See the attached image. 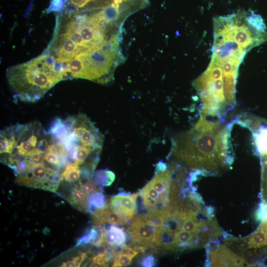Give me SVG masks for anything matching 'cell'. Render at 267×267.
Instances as JSON below:
<instances>
[{"instance_id":"cell-8","label":"cell","mask_w":267,"mask_h":267,"mask_svg":"<svg viewBox=\"0 0 267 267\" xmlns=\"http://www.w3.org/2000/svg\"><path fill=\"white\" fill-rule=\"evenodd\" d=\"M89 196L86 193L80 181L75 183L71 190L67 200L69 203L81 212H88V200Z\"/></svg>"},{"instance_id":"cell-13","label":"cell","mask_w":267,"mask_h":267,"mask_svg":"<svg viewBox=\"0 0 267 267\" xmlns=\"http://www.w3.org/2000/svg\"><path fill=\"white\" fill-rule=\"evenodd\" d=\"M81 169L79 165L68 163L61 174L62 180L73 183L81 181Z\"/></svg>"},{"instance_id":"cell-5","label":"cell","mask_w":267,"mask_h":267,"mask_svg":"<svg viewBox=\"0 0 267 267\" xmlns=\"http://www.w3.org/2000/svg\"><path fill=\"white\" fill-rule=\"evenodd\" d=\"M209 261L213 267H243L251 265L244 258L234 254L222 244L218 245L211 249L209 253Z\"/></svg>"},{"instance_id":"cell-17","label":"cell","mask_w":267,"mask_h":267,"mask_svg":"<svg viewBox=\"0 0 267 267\" xmlns=\"http://www.w3.org/2000/svg\"><path fill=\"white\" fill-rule=\"evenodd\" d=\"M102 19L106 23H109L117 19L120 16L119 6L114 2L104 7L100 12Z\"/></svg>"},{"instance_id":"cell-18","label":"cell","mask_w":267,"mask_h":267,"mask_svg":"<svg viewBox=\"0 0 267 267\" xmlns=\"http://www.w3.org/2000/svg\"><path fill=\"white\" fill-rule=\"evenodd\" d=\"M89 251L83 252L73 257L72 259L63 263L60 267H80L88 256Z\"/></svg>"},{"instance_id":"cell-9","label":"cell","mask_w":267,"mask_h":267,"mask_svg":"<svg viewBox=\"0 0 267 267\" xmlns=\"http://www.w3.org/2000/svg\"><path fill=\"white\" fill-rule=\"evenodd\" d=\"M106 228L102 225H94L88 233L82 236L77 242L76 246L90 243L96 247L105 245Z\"/></svg>"},{"instance_id":"cell-16","label":"cell","mask_w":267,"mask_h":267,"mask_svg":"<svg viewBox=\"0 0 267 267\" xmlns=\"http://www.w3.org/2000/svg\"><path fill=\"white\" fill-rule=\"evenodd\" d=\"M108 205L104 195L101 192H97L89 196L88 200V212L90 214L94 211L103 209Z\"/></svg>"},{"instance_id":"cell-1","label":"cell","mask_w":267,"mask_h":267,"mask_svg":"<svg viewBox=\"0 0 267 267\" xmlns=\"http://www.w3.org/2000/svg\"><path fill=\"white\" fill-rule=\"evenodd\" d=\"M222 121L201 117L173 143L171 154L187 167L202 174L217 173L230 165L229 126Z\"/></svg>"},{"instance_id":"cell-14","label":"cell","mask_w":267,"mask_h":267,"mask_svg":"<svg viewBox=\"0 0 267 267\" xmlns=\"http://www.w3.org/2000/svg\"><path fill=\"white\" fill-rule=\"evenodd\" d=\"M114 173L107 169L98 170L95 171L91 179L102 188L111 185L115 180Z\"/></svg>"},{"instance_id":"cell-12","label":"cell","mask_w":267,"mask_h":267,"mask_svg":"<svg viewBox=\"0 0 267 267\" xmlns=\"http://www.w3.org/2000/svg\"><path fill=\"white\" fill-rule=\"evenodd\" d=\"M248 248H260L267 244V221L262 222L257 229L250 235L246 242Z\"/></svg>"},{"instance_id":"cell-15","label":"cell","mask_w":267,"mask_h":267,"mask_svg":"<svg viewBox=\"0 0 267 267\" xmlns=\"http://www.w3.org/2000/svg\"><path fill=\"white\" fill-rule=\"evenodd\" d=\"M253 135L257 149L263 155L267 152V128L261 125L256 132L253 133Z\"/></svg>"},{"instance_id":"cell-10","label":"cell","mask_w":267,"mask_h":267,"mask_svg":"<svg viewBox=\"0 0 267 267\" xmlns=\"http://www.w3.org/2000/svg\"><path fill=\"white\" fill-rule=\"evenodd\" d=\"M127 235L124 229L112 224L105 232V245L114 248L121 247L126 245Z\"/></svg>"},{"instance_id":"cell-3","label":"cell","mask_w":267,"mask_h":267,"mask_svg":"<svg viewBox=\"0 0 267 267\" xmlns=\"http://www.w3.org/2000/svg\"><path fill=\"white\" fill-rule=\"evenodd\" d=\"M116 57L101 48L80 54L66 64V73L69 79L81 78L106 84L113 79Z\"/></svg>"},{"instance_id":"cell-23","label":"cell","mask_w":267,"mask_h":267,"mask_svg":"<svg viewBox=\"0 0 267 267\" xmlns=\"http://www.w3.org/2000/svg\"><path fill=\"white\" fill-rule=\"evenodd\" d=\"M256 218L258 221L262 220V222L267 221V204L262 203L259 208L256 212Z\"/></svg>"},{"instance_id":"cell-20","label":"cell","mask_w":267,"mask_h":267,"mask_svg":"<svg viewBox=\"0 0 267 267\" xmlns=\"http://www.w3.org/2000/svg\"><path fill=\"white\" fill-rule=\"evenodd\" d=\"M82 185L89 196L95 192L103 191V188L96 184L91 179L86 181L85 182H82Z\"/></svg>"},{"instance_id":"cell-19","label":"cell","mask_w":267,"mask_h":267,"mask_svg":"<svg viewBox=\"0 0 267 267\" xmlns=\"http://www.w3.org/2000/svg\"><path fill=\"white\" fill-rule=\"evenodd\" d=\"M248 22L254 27L260 31L266 30V26L264 23L262 18L258 14H251L247 16Z\"/></svg>"},{"instance_id":"cell-24","label":"cell","mask_w":267,"mask_h":267,"mask_svg":"<svg viewBox=\"0 0 267 267\" xmlns=\"http://www.w3.org/2000/svg\"><path fill=\"white\" fill-rule=\"evenodd\" d=\"M167 169V166L166 164L163 162L162 161H160L158 162L156 165L155 172L164 171Z\"/></svg>"},{"instance_id":"cell-2","label":"cell","mask_w":267,"mask_h":267,"mask_svg":"<svg viewBox=\"0 0 267 267\" xmlns=\"http://www.w3.org/2000/svg\"><path fill=\"white\" fill-rule=\"evenodd\" d=\"M63 70L51 55L44 51L29 61L9 67L6 77L16 100L33 103L65 80Z\"/></svg>"},{"instance_id":"cell-11","label":"cell","mask_w":267,"mask_h":267,"mask_svg":"<svg viewBox=\"0 0 267 267\" xmlns=\"http://www.w3.org/2000/svg\"><path fill=\"white\" fill-rule=\"evenodd\" d=\"M139 252V251L126 244L121 247L113 259L112 267H125L129 266L133 259Z\"/></svg>"},{"instance_id":"cell-21","label":"cell","mask_w":267,"mask_h":267,"mask_svg":"<svg viewBox=\"0 0 267 267\" xmlns=\"http://www.w3.org/2000/svg\"><path fill=\"white\" fill-rule=\"evenodd\" d=\"M68 0H51L48 7L46 9L47 13L52 11H61L65 6V2Z\"/></svg>"},{"instance_id":"cell-6","label":"cell","mask_w":267,"mask_h":267,"mask_svg":"<svg viewBox=\"0 0 267 267\" xmlns=\"http://www.w3.org/2000/svg\"><path fill=\"white\" fill-rule=\"evenodd\" d=\"M138 195V193L129 194L119 193L110 199L109 207L117 214L131 220L137 211Z\"/></svg>"},{"instance_id":"cell-4","label":"cell","mask_w":267,"mask_h":267,"mask_svg":"<svg viewBox=\"0 0 267 267\" xmlns=\"http://www.w3.org/2000/svg\"><path fill=\"white\" fill-rule=\"evenodd\" d=\"M160 225L158 221L147 215L132 218L126 229L131 239L130 246L140 253L149 248L155 249Z\"/></svg>"},{"instance_id":"cell-22","label":"cell","mask_w":267,"mask_h":267,"mask_svg":"<svg viewBox=\"0 0 267 267\" xmlns=\"http://www.w3.org/2000/svg\"><path fill=\"white\" fill-rule=\"evenodd\" d=\"M157 264V260L152 254L144 256L140 261V265L143 267H154Z\"/></svg>"},{"instance_id":"cell-7","label":"cell","mask_w":267,"mask_h":267,"mask_svg":"<svg viewBox=\"0 0 267 267\" xmlns=\"http://www.w3.org/2000/svg\"><path fill=\"white\" fill-rule=\"evenodd\" d=\"M90 215L93 223L98 225H103L106 223L116 225H126L129 221L113 212L110 208L109 203L106 207L96 210Z\"/></svg>"}]
</instances>
